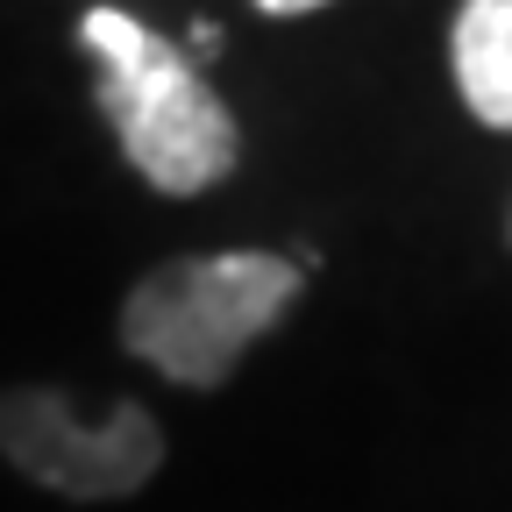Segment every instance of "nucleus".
Instances as JSON below:
<instances>
[{
	"instance_id": "423d86ee",
	"label": "nucleus",
	"mask_w": 512,
	"mask_h": 512,
	"mask_svg": "<svg viewBox=\"0 0 512 512\" xmlns=\"http://www.w3.org/2000/svg\"><path fill=\"white\" fill-rule=\"evenodd\" d=\"M214 50H221V29L200 22V29H192V57H214Z\"/></svg>"
},
{
	"instance_id": "7ed1b4c3",
	"label": "nucleus",
	"mask_w": 512,
	"mask_h": 512,
	"mask_svg": "<svg viewBox=\"0 0 512 512\" xmlns=\"http://www.w3.org/2000/svg\"><path fill=\"white\" fill-rule=\"evenodd\" d=\"M0 456L57 498H128L164 463V427L143 406H114L107 420H79L50 384L0 392Z\"/></svg>"
},
{
	"instance_id": "39448f33",
	"label": "nucleus",
	"mask_w": 512,
	"mask_h": 512,
	"mask_svg": "<svg viewBox=\"0 0 512 512\" xmlns=\"http://www.w3.org/2000/svg\"><path fill=\"white\" fill-rule=\"evenodd\" d=\"M264 15H306V8H328V0H256Z\"/></svg>"
},
{
	"instance_id": "f257e3e1",
	"label": "nucleus",
	"mask_w": 512,
	"mask_h": 512,
	"mask_svg": "<svg viewBox=\"0 0 512 512\" xmlns=\"http://www.w3.org/2000/svg\"><path fill=\"white\" fill-rule=\"evenodd\" d=\"M79 36L100 57V114L114 121L121 157L157 192H207L235 171L242 136L207 79L185 64V50H171L121 8H93Z\"/></svg>"
},
{
	"instance_id": "20e7f679",
	"label": "nucleus",
	"mask_w": 512,
	"mask_h": 512,
	"mask_svg": "<svg viewBox=\"0 0 512 512\" xmlns=\"http://www.w3.org/2000/svg\"><path fill=\"white\" fill-rule=\"evenodd\" d=\"M456 86L484 128H512V0H463L456 15Z\"/></svg>"
},
{
	"instance_id": "f03ea898",
	"label": "nucleus",
	"mask_w": 512,
	"mask_h": 512,
	"mask_svg": "<svg viewBox=\"0 0 512 512\" xmlns=\"http://www.w3.org/2000/svg\"><path fill=\"white\" fill-rule=\"evenodd\" d=\"M292 299H299L292 256H264V249L178 256L121 299V349L157 363L171 384L214 392L242 363V349L278 328V313Z\"/></svg>"
}]
</instances>
